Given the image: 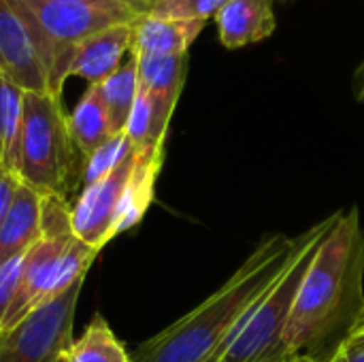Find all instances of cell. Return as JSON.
<instances>
[{
	"instance_id": "1",
	"label": "cell",
	"mask_w": 364,
	"mask_h": 362,
	"mask_svg": "<svg viewBox=\"0 0 364 362\" xmlns=\"http://www.w3.org/2000/svg\"><path fill=\"white\" fill-rule=\"evenodd\" d=\"M296 239L273 235L258 243L245 262L190 314L147 339L132 362H207L230 339L247 312L284 273Z\"/></svg>"
},
{
	"instance_id": "2",
	"label": "cell",
	"mask_w": 364,
	"mask_h": 362,
	"mask_svg": "<svg viewBox=\"0 0 364 362\" xmlns=\"http://www.w3.org/2000/svg\"><path fill=\"white\" fill-rule=\"evenodd\" d=\"M364 235L360 211H341L318 247L299 288L290 322L284 333L286 358L311 356L346 320L363 292Z\"/></svg>"
},
{
	"instance_id": "3",
	"label": "cell",
	"mask_w": 364,
	"mask_h": 362,
	"mask_svg": "<svg viewBox=\"0 0 364 362\" xmlns=\"http://www.w3.org/2000/svg\"><path fill=\"white\" fill-rule=\"evenodd\" d=\"M98 254L75 237L68 201L43 196V235L23 258L19 288L0 331L13 329L38 305L60 297L85 277Z\"/></svg>"
},
{
	"instance_id": "4",
	"label": "cell",
	"mask_w": 364,
	"mask_h": 362,
	"mask_svg": "<svg viewBox=\"0 0 364 362\" xmlns=\"http://www.w3.org/2000/svg\"><path fill=\"white\" fill-rule=\"evenodd\" d=\"M85 158L77 149L62 96L51 92H26L23 126L15 175L21 186L41 196L68 201L73 190L83 183Z\"/></svg>"
},
{
	"instance_id": "5",
	"label": "cell",
	"mask_w": 364,
	"mask_h": 362,
	"mask_svg": "<svg viewBox=\"0 0 364 362\" xmlns=\"http://www.w3.org/2000/svg\"><path fill=\"white\" fill-rule=\"evenodd\" d=\"M339 213L341 211L333 213L296 237V247L288 267L247 312L230 339L220 348L215 354L218 362H277L286 358L282 352V341L299 288L318 247L339 220Z\"/></svg>"
},
{
	"instance_id": "6",
	"label": "cell",
	"mask_w": 364,
	"mask_h": 362,
	"mask_svg": "<svg viewBox=\"0 0 364 362\" xmlns=\"http://www.w3.org/2000/svg\"><path fill=\"white\" fill-rule=\"evenodd\" d=\"M55 51L68 79L73 49L87 36L115 26H132L149 13V0H21Z\"/></svg>"
},
{
	"instance_id": "7",
	"label": "cell",
	"mask_w": 364,
	"mask_h": 362,
	"mask_svg": "<svg viewBox=\"0 0 364 362\" xmlns=\"http://www.w3.org/2000/svg\"><path fill=\"white\" fill-rule=\"evenodd\" d=\"M0 77L23 92L62 96L55 51L21 0H0Z\"/></svg>"
},
{
	"instance_id": "8",
	"label": "cell",
	"mask_w": 364,
	"mask_h": 362,
	"mask_svg": "<svg viewBox=\"0 0 364 362\" xmlns=\"http://www.w3.org/2000/svg\"><path fill=\"white\" fill-rule=\"evenodd\" d=\"M85 277L38 305L9 331H0V362H60L73 344V324Z\"/></svg>"
},
{
	"instance_id": "9",
	"label": "cell",
	"mask_w": 364,
	"mask_h": 362,
	"mask_svg": "<svg viewBox=\"0 0 364 362\" xmlns=\"http://www.w3.org/2000/svg\"><path fill=\"white\" fill-rule=\"evenodd\" d=\"M134 166V151L107 177L81 190L77 201L70 205V226L79 241L102 252L113 241V224L117 209Z\"/></svg>"
},
{
	"instance_id": "10",
	"label": "cell",
	"mask_w": 364,
	"mask_h": 362,
	"mask_svg": "<svg viewBox=\"0 0 364 362\" xmlns=\"http://www.w3.org/2000/svg\"><path fill=\"white\" fill-rule=\"evenodd\" d=\"M132 26H115L83 38L73 49L68 77L85 79L90 85H98L109 79L132 53Z\"/></svg>"
},
{
	"instance_id": "11",
	"label": "cell",
	"mask_w": 364,
	"mask_h": 362,
	"mask_svg": "<svg viewBox=\"0 0 364 362\" xmlns=\"http://www.w3.org/2000/svg\"><path fill=\"white\" fill-rule=\"evenodd\" d=\"M164 162V147L134 149V166L128 177L117 218L113 224V239L134 228L147 213L156 196V181Z\"/></svg>"
},
{
	"instance_id": "12",
	"label": "cell",
	"mask_w": 364,
	"mask_h": 362,
	"mask_svg": "<svg viewBox=\"0 0 364 362\" xmlns=\"http://www.w3.org/2000/svg\"><path fill=\"white\" fill-rule=\"evenodd\" d=\"M273 2L275 0H230L215 15L222 45L226 49H241L269 38L275 30Z\"/></svg>"
},
{
	"instance_id": "13",
	"label": "cell",
	"mask_w": 364,
	"mask_h": 362,
	"mask_svg": "<svg viewBox=\"0 0 364 362\" xmlns=\"http://www.w3.org/2000/svg\"><path fill=\"white\" fill-rule=\"evenodd\" d=\"M43 235V196L19 186L13 205L0 226V267L28 254Z\"/></svg>"
},
{
	"instance_id": "14",
	"label": "cell",
	"mask_w": 364,
	"mask_h": 362,
	"mask_svg": "<svg viewBox=\"0 0 364 362\" xmlns=\"http://www.w3.org/2000/svg\"><path fill=\"white\" fill-rule=\"evenodd\" d=\"M207 21L164 19L156 15H143L132 28V53L134 55H181L198 38Z\"/></svg>"
},
{
	"instance_id": "15",
	"label": "cell",
	"mask_w": 364,
	"mask_h": 362,
	"mask_svg": "<svg viewBox=\"0 0 364 362\" xmlns=\"http://www.w3.org/2000/svg\"><path fill=\"white\" fill-rule=\"evenodd\" d=\"M68 130L83 158L92 156L102 143L113 137L98 85H87L85 94L68 113Z\"/></svg>"
},
{
	"instance_id": "16",
	"label": "cell",
	"mask_w": 364,
	"mask_h": 362,
	"mask_svg": "<svg viewBox=\"0 0 364 362\" xmlns=\"http://www.w3.org/2000/svg\"><path fill=\"white\" fill-rule=\"evenodd\" d=\"M134 55V53H132ZM139 66V87L175 109L186 83L188 53L181 55H134Z\"/></svg>"
},
{
	"instance_id": "17",
	"label": "cell",
	"mask_w": 364,
	"mask_h": 362,
	"mask_svg": "<svg viewBox=\"0 0 364 362\" xmlns=\"http://www.w3.org/2000/svg\"><path fill=\"white\" fill-rule=\"evenodd\" d=\"M102 102L107 107L109 126L113 134H122L126 130L128 117L132 113L136 94H139V66L136 58H130L102 83H98Z\"/></svg>"
},
{
	"instance_id": "18",
	"label": "cell",
	"mask_w": 364,
	"mask_h": 362,
	"mask_svg": "<svg viewBox=\"0 0 364 362\" xmlns=\"http://www.w3.org/2000/svg\"><path fill=\"white\" fill-rule=\"evenodd\" d=\"M62 362H132L124 344L115 337L107 320L96 314L83 335L62 354Z\"/></svg>"
},
{
	"instance_id": "19",
	"label": "cell",
	"mask_w": 364,
	"mask_h": 362,
	"mask_svg": "<svg viewBox=\"0 0 364 362\" xmlns=\"http://www.w3.org/2000/svg\"><path fill=\"white\" fill-rule=\"evenodd\" d=\"M23 96L26 92L0 77V149L2 171L15 173L21 126H23Z\"/></svg>"
},
{
	"instance_id": "20",
	"label": "cell",
	"mask_w": 364,
	"mask_h": 362,
	"mask_svg": "<svg viewBox=\"0 0 364 362\" xmlns=\"http://www.w3.org/2000/svg\"><path fill=\"white\" fill-rule=\"evenodd\" d=\"M132 151H134V145L124 132L113 134L92 156L85 158V162H83V183L81 186L87 188V186L100 181L102 177L113 173Z\"/></svg>"
},
{
	"instance_id": "21",
	"label": "cell",
	"mask_w": 364,
	"mask_h": 362,
	"mask_svg": "<svg viewBox=\"0 0 364 362\" xmlns=\"http://www.w3.org/2000/svg\"><path fill=\"white\" fill-rule=\"evenodd\" d=\"M230 0H149V15L164 19L207 21L215 17Z\"/></svg>"
},
{
	"instance_id": "22",
	"label": "cell",
	"mask_w": 364,
	"mask_h": 362,
	"mask_svg": "<svg viewBox=\"0 0 364 362\" xmlns=\"http://www.w3.org/2000/svg\"><path fill=\"white\" fill-rule=\"evenodd\" d=\"M23 256H17L13 260H9L6 265L0 267V326L9 314V307L15 299V292L19 288V280H21V269H23Z\"/></svg>"
},
{
	"instance_id": "23",
	"label": "cell",
	"mask_w": 364,
	"mask_h": 362,
	"mask_svg": "<svg viewBox=\"0 0 364 362\" xmlns=\"http://www.w3.org/2000/svg\"><path fill=\"white\" fill-rule=\"evenodd\" d=\"M326 362H364V337H346Z\"/></svg>"
},
{
	"instance_id": "24",
	"label": "cell",
	"mask_w": 364,
	"mask_h": 362,
	"mask_svg": "<svg viewBox=\"0 0 364 362\" xmlns=\"http://www.w3.org/2000/svg\"><path fill=\"white\" fill-rule=\"evenodd\" d=\"M21 181L17 179L15 173H9V171H0V226L13 205V198L19 190Z\"/></svg>"
},
{
	"instance_id": "25",
	"label": "cell",
	"mask_w": 364,
	"mask_h": 362,
	"mask_svg": "<svg viewBox=\"0 0 364 362\" xmlns=\"http://www.w3.org/2000/svg\"><path fill=\"white\" fill-rule=\"evenodd\" d=\"M352 87H354V98H356L358 102H364V60L360 62V66L356 68V73H354V83H352Z\"/></svg>"
},
{
	"instance_id": "26",
	"label": "cell",
	"mask_w": 364,
	"mask_h": 362,
	"mask_svg": "<svg viewBox=\"0 0 364 362\" xmlns=\"http://www.w3.org/2000/svg\"><path fill=\"white\" fill-rule=\"evenodd\" d=\"M346 337H350V339L364 337V305H363V309L358 312V316L354 318V322L350 324V329H348V335H346Z\"/></svg>"
},
{
	"instance_id": "27",
	"label": "cell",
	"mask_w": 364,
	"mask_h": 362,
	"mask_svg": "<svg viewBox=\"0 0 364 362\" xmlns=\"http://www.w3.org/2000/svg\"><path fill=\"white\" fill-rule=\"evenodd\" d=\"M0 171H2V149H0Z\"/></svg>"
},
{
	"instance_id": "28",
	"label": "cell",
	"mask_w": 364,
	"mask_h": 362,
	"mask_svg": "<svg viewBox=\"0 0 364 362\" xmlns=\"http://www.w3.org/2000/svg\"><path fill=\"white\" fill-rule=\"evenodd\" d=\"M60 362H62V358H60Z\"/></svg>"
},
{
	"instance_id": "29",
	"label": "cell",
	"mask_w": 364,
	"mask_h": 362,
	"mask_svg": "<svg viewBox=\"0 0 364 362\" xmlns=\"http://www.w3.org/2000/svg\"><path fill=\"white\" fill-rule=\"evenodd\" d=\"M322 362H326V361H322Z\"/></svg>"
}]
</instances>
